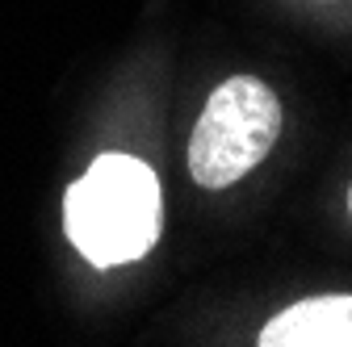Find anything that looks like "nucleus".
Segmentation results:
<instances>
[{"instance_id": "1", "label": "nucleus", "mask_w": 352, "mask_h": 347, "mask_svg": "<svg viewBox=\"0 0 352 347\" xmlns=\"http://www.w3.org/2000/svg\"><path fill=\"white\" fill-rule=\"evenodd\" d=\"M67 239L97 268L130 264L160 239V184L143 159L101 155L67 189Z\"/></svg>"}, {"instance_id": "2", "label": "nucleus", "mask_w": 352, "mask_h": 347, "mask_svg": "<svg viewBox=\"0 0 352 347\" xmlns=\"http://www.w3.org/2000/svg\"><path fill=\"white\" fill-rule=\"evenodd\" d=\"M281 134V105L256 75H231L210 93L193 139L189 171L201 189H227L273 151Z\"/></svg>"}, {"instance_id": "3", "label": "nucleus", "mask_w": 352, "mask_h": 347, "mask_svg": "<svg viewBox=\"0 0 352 347\" xmlns=\"http://www.w3.org/2000/svg\"><path fill=\"white\" fill-rule=\"evenodd\" d=\"M260 347H352V293L311 297L260 331Z\"/></svg>"}, {"instance_id": "4", "label": "nucleus", "mask_w": 352, "mask_h": 347, "mask_svg": "<svg viewBox=\"0 0 352 347\" xmlns=\"http://www.w3.org/2000/svg\"><path fill=\"white\" fill-rule=\"evenodd\" d=\"M348 213H352V189H348Z\"/></svg>"}]
</instances>
